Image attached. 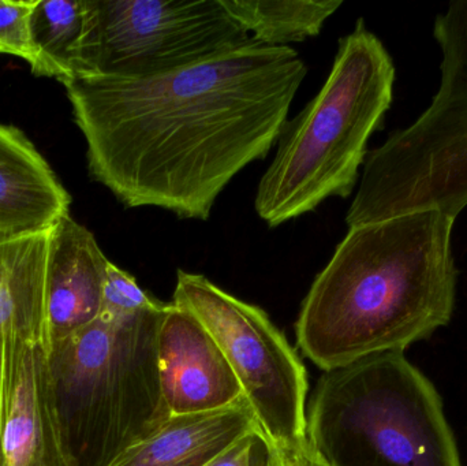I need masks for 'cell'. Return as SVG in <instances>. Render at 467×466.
<instances>
[{
  "instance_id": "3",
  "label": "cell",
  "mask_w": 467,
  "mask_h": 466,
  "mask_svg": "<svg viewBox=\"0 0 467 466\" xmlns=\"http://www.w3.org/2000/svg\"><path fill=\"white\" fill-rule=\"evenodd\" d=\"M166 308L101 311L44 356L47 404L68 466H114L171 418L158 355Z\"/></svg>"
},
{
  "instance_id": "13",
  "label": "cell",
  "mask_w": 467,
  "mask_h": 466,
  "mask_svg": "<svg viewBox=\"0 0 467 466\" xmlns=\"http://www.w3.org/2000/svg\"><path fill=\"white\" fill-rule=\"evenodd\" d=\"M44 356L33 349L25 358L3 438L5 466H68L47 404Z\"/></svg>"
},
{
  "instance_id": "16",
  "label": "cell",
  "mask_w": 467,
  "mask_h": 466,
  "mask_svg": "<svg viewBox=\"0 0 467 466\" xmlns=\"http://www.w3.org/2000/svg\"><path fill=\"white\" fill-rule=\"evenodd\" d=\"M35 0H0V54L22 57L35 68L37 57L29 33V16Z\"/></svg>"
},
{
  "instance_id": "10",
  "label": "cell",
  "mask_w": 467,
  "mask_h": 466,
  "mask_svg": "<svg viewBox=\"0 0 467 466\" xmlns=\"http://www.w3.org/2000/svg\"><path fill=\"white\" fill-rule=\"evenodd\" d=\"M109 264L95 235L70 213L51 227L46 274L51 347L100 316Z\"/></svg>"
},
{
  "instance_id": "7",
  "label": "cell",
  "mask_w": 467,
  "mask_h": 466,
  "mask_svg": "<svg viewBox=\"0 0 467 466\" xmlns=\"http://www.w3.org/2000/svg\"><path fill=\"white\" fill-rule=\"evenodd\" d=\"M172 303L191 312L223 353L260 426L264 445L307 448L306 368L266 312L204 275L182 270Z\"/></svg>"
},
{
  "instance_id": "15",
  "label": "cell",
  "mask_w": 467,
  "mask_h": 466,
  "mask_svg": "<svg viewBox=\"0 0 467 466\" xmlns=\"http://www.w3.org/2000/svg\"><path fill=\"white\" fill-rule=\"evenodd\" d=\"M85 30V0H35L29 33L37 65L33 74L70 81L78 70Z\"/></svg>"
},
{
  "instance_id": "14",
  "label": "cell",
  "mask_w": 467,
  "mask_h": 466,
  "mask_svg": "<svg viewBox=\"0 0 467 466\" xmlns=\"http://www.w3.org/2000/svg\"><path fill=\"white\" fill-rule=\"evenodd\" d=\"M224 10L258 43L290 47L315 37L342 0H221Z\"/></svg>"
},
{
  "instance_id": "2",
  "label": "cell",
  "mask_w": 467,
  "mask_h": 466,
  "mask_svg": "<svg viewBox=\"0 0 467 466\" xmlns=\"http://www.w3.org/2000/svg\"><path fill=\"white\" fill-rule=\"evenodd\" d=\"M455 219L420 210L351 227L310 286L296 323L323 372L405 352L449 325L457 298Z\"/></svg>"
},
{
  "instance_id": "9",
  "label": "cell",
  "mask_w": 467,
  "mask_h": 466,
  "mask_svg": "<svg viewBox=\"0 0 467 466\" xmlns=\"http://www.w3.org/2000/svg\"><path fill=\"white\" fill-rule=\"evenodd\" d=\"M159 369L171 416L210 412L244 399L232 367L202 323L167 304L158 337Z\"/></svg>"
},
{
  "instance_id": "4",
  "label": "cell",
  "mask_w": 467,
  "mask_h": 466,
  "mask_svg": "<svg viewBox=\"0 0 467 466\" xmlns=\"http://www.w3.org/2000/svg\"><path fill=\"white\" fill-rule=\"evenodd\" d=\"M394 82L391 55L359 18L340 38L326 84L280 131L254 202L269 227L353 193L368 142L391 107Z\"/></svg>"
},
{
  "instance_id": "17",
  "label": "cell",
  "mask_w": 467,
  "mask_h": 466,
  "mask_svg": "<svg viewBox=\"0 0 467 466\" xmlns=\"http://www.w3.org/2000/svg\"><path fill=\"white\" fill-rule=\"evenodd\" d=\"M161 303L141 289L136 279L109 262L107 268L101 311L137 312Z\"/></svg>"
},
{
  "instance_id": "8",
  "label": "cell",
  "mask_w": 467,
  "mask_h": 466,
  "mask_svg": "<svg viewBox=\"0 0 467 466\" xmlns=\"http://www.w3.org/2000/svg\"><path fill=\"white\" fill-rule=\"evenodd\" d=\"M250 40L221 0H85L76 76L150 78Z\"/></svg>"
},
{
  "instance_id": "19",
  "label": "cell",
  "mask_w": 467,
  "mask_h": 466,
  "mask_svg": "<svg viewBox=\"0 0 467 466\" xmlns=\"http://www.w3.org/2000/svg\"><path fill=\"white\" fill-rule=\"evenodd\" d=\"M263 435H249L216 457L207 466H255L254 453L258 446L263 445Z\"/></svg>"
},
{
  "instance_id": "18",
  "label": "cell",
  "mask_w": 467,
  "mask_h": 466,
  "mask_svg": "<svg viewBox=\"0 0 467 466\" xmlns=\"http://www.w3.org/2000/svg\"><path fill=\"white\" fill-rule=\"evenodd\" d=\"M22 369L24 367L19 368V367L14 366L10 361L5 360L0 353V466H5L3 438H5L11 404H13L14 394H16Z\"/></svg>"
},
{
  "instance_id": "11",
  "label": "cell",
  "mask_w": 467,
  "mask_h": 466,
  "mask_svg": "<svg viewBox=\"0 0 467 466\" xmlns=\"http://www.w3.org/2000/svg\"><path fill=\"white\" fill-rule=\"evenodd\" d=\"M71 197L24 131L0 125V238L48 232Z\"/></svg>"
},
{
  "instance_id": "6",
  "label": "cell",
  "mask_w": 467,
  "mask_h": 466,
  "mask_svg": "<svg viewBox=\"0 0 467 466\" xmlns=\"http://www.w3.org/2000/svg\"><path fill=\"white\" fill-rule=\"evenodd\" d=\"M433 35L441 49L438 93L409 128L368 152L348 229L420 210L457 219L467 207V0L436 16Z\"/></svg>"
},
{
  "instance_id": "12",
  "label": "cell",
  "mask_w": 467,
  "mask_h": 466,
  "mask_svg": "<svg viewBox=\"0 0 467 466\" xmlns=\"http://www.w3.org/2000/svg\"><path fill=\"white\" fill-rule=\"evenodd\" d=\"M260 426L246 399L210 412L171 416L114 466H207Z\"/></svg>"
},
{
  "instance_id": "5",
  "label": "cell",
  "mask_w": 467,
  "mask_h": 466,
  "mask_svg": "<svg viewBox=\"0 0 467 466\" xmlns=\"http://www.w3.org/2000/svg\"><path fill=\"white\" fill-rule=\"evenodd\" d=\"M306 442L321 466H462L441 394L405 352L323 372Z\"/></svg>"
},
{
  "instance_id": "20",
  "label": "cell",
  "mask_w": 467,
  "mask_h": 466,
  "mask_svg": "<svg viewBox=\"0 0 467 466\" xmlns=\"http://www.w3.org/2000/svg\"><path fill=\"white\" fill-rule=\"evenodd\" d=\"M264 449H265V456L261 466H321L313 459L309 448L301 449V450H285L276 446L264 445Z\"/></svg>"
},
{
  "instance_id": "1",
  "label": "cell",
  "mask_w": 467,
  "mask_h": 466,
  "mask_svg": "<svg viewBox=\"0 0 467 466\" xmlns=\"http://www.w3.org/2000/svg\"><path fill=\"white\" fill-rule=\"evenodd\" d=\"M307 68L291 47L254 38L150 78L66 82L88 169L129 208L207 221L244 167L279 139Z\"/></svg>"
}]
</instances>
